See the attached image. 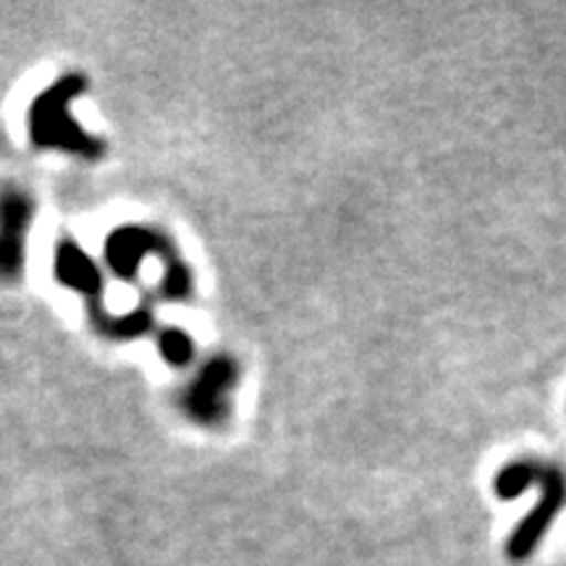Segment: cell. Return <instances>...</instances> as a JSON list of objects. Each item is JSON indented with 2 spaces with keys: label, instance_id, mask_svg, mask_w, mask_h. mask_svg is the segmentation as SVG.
Returning <instances> with one entry per match:
<instances>
[{
  "label": "cell",
  "instance_id": "1",
  "mask_svg": "<svg viewBox=\"0 0 566 566\" xmlns=\"http://www.w3.org/2000/svg\"><path fill=\"white\" fill-rule=\"evenodd\" d=\"M87 90V82L82 76L69 74L34 97L30 111V132L32 142L38 147H51V150H63L82 158H97L103 153V145L87 132L80 129V124L71 116L69 103L76 95Z\"/></svg>",
  "mask_w": 566,
  "mask_h": 566
},
{
  "label": "cell",
  "instance_id": "2",
  "mask_svg": "<svg viewBox=\"0 0 566 566\" xmlns=\"http://www.w3.org/2000/svg\"><path fill=\"white\" fill-rule=\"evenodd\" d=\"M239 384V365L229 354L208 359L195 380L184 388L181 409L189 420L205 428H218L229 420L231 396Z\"/></svg>",
  "mask_w": 566,
  "mask_h": 566
},
{
  "label": "cell",
  "instance_id": "3",
  "mask_svg": "<svg viewBox=\"0 0 566 566\" xmlns=\"http://www.w3.org/2000/svg\"><path fill=\"white\" fill-rule=\"evenodd\" d=\"M32 218V195L17 184H3L0 187V281L3 283H13L24 275Z\"/></svg>",
  "mask_w": 566,
  "mask_h": 566
},
{
  "label": "cell",
  "instance_id": "4",
  "mask_svg": "<svg viewBox=\"0 0 566 566\" xmlns=\"http://www.w3.org/2000/svg\"><path fill=\"white\" fill-rule=\"evenodd\" d=\"M535 485L543 488L541 504H537L533 512H530L525 520L520 522V527L514 530L512 537H509L506 554L514 562H522L527 558L541 543V537L548 533L551 522L556 520V514L562 512L564 501H566V483L564 475L556 470V467L548 464H537V475H535Z\"/></svg>",
  "mask_w": 566,
  "mask_h": 566
},
{
  "label": "cell",
  "instance_id": "5",
  "mask_svg": "<svg viewBox=\"0 0 566 566\" xmlns=\"http://www.w3.org/2000/svg\"><path fill=\"white\" fill-rule=\"evenodd\" d=\"M147 254L163 258L166 263H181L171 239L158 229L126 226V229L113 231L108 242H105V260H108V268L124 281H132L134 275H137L142 260H145Z\"/></svg>",
  "mask_w": 566,
  "mask_h": 566
},
{
  "label": "cell",
  "instance_id": "6",
  "mask_svg": "<svg viewBox=\"0 0 566 566\" xmlns=\"http://www.w3.org/2000/svg\"><path fill=\"white\" fill-rule=\"evenodd\" d=\"M55 279L87 296H97L103 289V275L95 260L84 254L74 239H61L55 247Z\"/></svg>",
  "mask_w": 566,
  "mask_h": 566
},
{
  "label": "cell",
  "instance_id": "7",
  "mask_svg": "<svg viewBox=\"0 0 566 566\" xmlns=\"http://www.w3.org/2000/svg\"><path fill=\"white\" fill-rule=\"evenodd\" d=\"M92 321L97 323V328L111 338H137L153 328V313L150 307H137L134 313L113 317L108 313L92 307Z\"/></svg>",
  "mask_w": 566,
  "mask_h": 566
},
{
  "label": "cell",
  "instance_id": "8",
  "mask_svg": "<svg viewBox=\"0 0 566 566\" xmlns=\"http://www.w3.org/2000/svg\"><path fill=\"white\" fill-rule=\"evenodd\" d=\"M158 349L168 365L174 367H187L195 359V342L187 331L181 328H168L163 331L158 338Z\"/></svg>",
  "mask_w": 566,
  "mask_h": 566
}]
</instances>
